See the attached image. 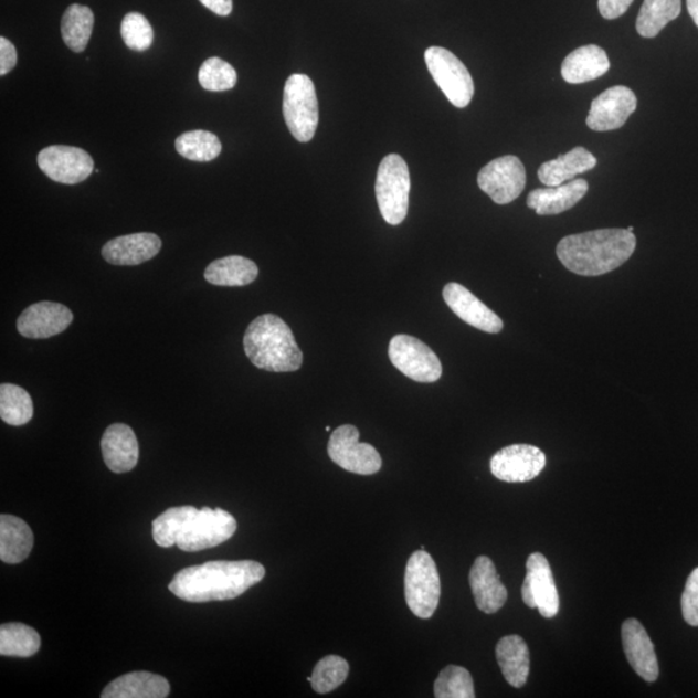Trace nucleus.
I'll use <instances>...</instances> for the list:
<instances>
[{
    "instance_id": "nucleus-1",
    "label": "nucleus",
    "mask_w": 698,
    "mask_h": 698,
    "mask_svg": "<svg viewBox=\"0 0 698 698\" xmlns=\"http://www.w3.org/2000/svg\"><path fill=\"white\" fill-rule=\"evenodd\" d=\"M265 577V568L254 560L209 561L181 569L170 583L174 596L188 603L232 601L245 594Z\"/></svg>"
},
{
    "instance_id": "nucleus-2",
    "label": "nucleus",
    "mask_w": 698,
    "mask_h": 698,
    "mask_svg": "<svg viewBox=\"0 0 698 698\" xmlns=\"http://www.w3.org/2000/svg\"><path fill=\"white\" fill-rule=\"evenodd\" d=\"M633 232L612 228L579 234L561 240L557 255L568 271L579 276H603L626 263L635 252Z\"/></svg>"
},
{
    "instance_id": "nucleus-3",
    "label": "nucleus",
    "mask_w": 698,
    "mask_h": 698,
    "mask_svg": "<svg viewBox=\"0 0 698 698\" xmlns=\"http://www.w3.org/2000/svg\"><path fill=\"white\" fill-rule=\"evenodd\" d=\"M245 353L256 368L273 373L297 371L303 353L288 325L276 315H262L248 325Z\"/></svg>"
},
{
    "instance_id": "nucleus-4",
    "label": "nucleus",
    "mask_w": 698,
    "mask_h": 698,
    "mask_svg": "<svg viewBox=\"0 0 698 698\" xmlns=\"http://www.w3.org/2000/svg\"><path fill=\"white\" fill-rule=\"evenodd\" d=\"M411 188V172L404 158L399 155L384 157L377 173L376 195L387 223L399 225L404 222Z\"/></svg>"
},
{
    "instance_id": "nucleus-5",
    "label": "nucleus",
    "mask_w": 698,
    "mask_h": 698,
    "mask_svg": "<svg viewBox=\"0 0 698 698\" xmlns=\"http://www.w3.org/2000/svg\"><path fill=\"white\" fill-rule=\"evenodd\" d=\"M442 595V582L435 560L421 549L408 560L405 571V599L409 610L416 617L429 620L434 616Z\"/></svg>"
},
{
    "instance_id": "nucleus-6",
    "label": "nucleus",
    "mask_w": 698,
    "mask_h": 698,
    "mask_svg": "<svg viewBox=\"0 0 698 698\" xmlns=\"http://www.w3.org/2000/svg\"><path fill=\"white\" fill-rule=\"evenodd\" d=\"M285 123L295 139L308 142L318 127V101L313 80L293 74L286 81L283 104Z\"/></svg>"
},
{
    "instance_id": "nucleus-7",
    "label": "nucleus",
    "mask_w": 698,
    "mask_h": 698,
    "mask_svg": "<svg viewBox=\"0 0 698 698\" xmlns=\"http://www.w3.org/2000/svg\"><path fill=\"white\" fill-rule=\"evenodd\" d=\"M237 530V521L230 512L203 507L188 519L178 538L180 550L195 552L216 548L230 540Z\"/></svg>"
},
{
    "instance_id": "nucleus-8",
    "label": "nucleus",
    "mask_w": 698,
    "mask_h": 698,
    "mask_svg": "<svg viewBox=\"0 0 698 698\" xmlns=\"http://www.w3.org/2000/svg\"><path fill=\"white\" fill-rule=\"evenodd\" d=\"M424 60L432 78L442 88L447 101L455 108H466L472 103L475 85L465 64L451 51L443 47H430L424 52Z\"/></svg>"
},
{
    "instance_id": "nucleus-9",
    "label": "nucleus",
    "mask_w": 698,
    "mask_h": 698,
    "mask_svg": "<svg viewBox=\"0 0 698 698\" xmlns=\"http://www.w3.org/2000/svg\"><path fill=\"white\" fill-rule=\"evenodd\" d=\"M389 356L392 366L414 382L435 383L443 376V366L437 355L414 337L404 334L393 337Z\"/></svg>"
},
{
    "instance_id": "nucleus-10",
    "label": "nucleus",
    "mask_w": 698,
    "mask_h": 698,
    "mask_svg": "<svg viewBox=\"0 0 698 698\" xmlns=\"http://www.w3.org/2000/svg\"><path fill=\"white\" fill-rule=\"evenodd\" d=\"M328 453L331 461L348 473L374 475L382 468L381 454L373 445L360 443V432L352 424L332 432Z\"/></svg>"
},
{
    "instance_id": "nucleus-11",
    "label": "nucleus",
    "mask_w": 698,
    "mask_h": 698,
    "mask_svg": "<svg viewBox=\"0 0 698 698\" xmlns=\"http://www.w3.org/2000/svg\"><path fill=\"white\" fill-rule=\"evenodd\" d=\"M477 184L493 202L508 204L519 199L527 184L526 167L518 157L505 156L493 159L477 174Z\"/></svg>"
},
{
    "instance_id": "nucleus-12",
    "label": "nucleus",
    "mask_w": 698,
    "mask_h": 698,
    "mask_svg": "<svg viewBox=\"0 0 698 698\" xmlns=\"http://www.w3.org/2000/svg\"><path fill=\"white\" fill-rule=\"evenodd\" d=\"M522 602L538 610L544 618H553L560 609L559 593L549 560L535 552L527 560V575L521 589Z\"/></svg>"
},
{
    "instance_id": "nucleus-13",
    "label": "nucleus",
    "mask_w": 698,
    "mask_h": 698,
    "mask_svg": "<svg viewBox=\"0 0 698 698\" xmlns=\"http://www.w3.org/2000/svg\"><path fill=\"white\" fill-rule=\"evenodd\" d=\"M38 166L56 183L74 186L91 177L94 159L81 148L52 146L38 155Z\"/></svg>"
},
{
    "instance_id": "nucleus-14",
    "label": "nucleus",
    "mask_w": 698,
    "mask_h": 698,
    "mask_svg": "<svg viewBox=\"0 0 698 698\" xmlns=\"http://www.w3.org/2000/svg\"><path fill=\"white\" fill-rule=\"evenodd\" d=\"M546 466L540 447L515 444L504 447L490 461L493 476L506 483H527L536 479Z\"/></svg>"
},
{
    "instance_id": "nucleus-15",
    "label": "nucleus",
    "mask_w": 698,
    "mask_h": 698,
    "mask_svg": "<svg viewBox=\"0 0 698 698\" xmlns=\"http://www.w3.org/2000/svg\"><path fill=\"white\" fill-rule=\"evenodd\" d=\"M636 105L632 89L625 86L611 87L591 103L586 124L593 131L618 130L636 110Z\"/></svg>"
},
{
    "instance_id": "nucleus-16",
    "label": "nucleus",
    "mask_w": 698,
    "mask_h": 698,
    "mask_svg": "<svg viewBox=\"0 0 698 698\" xmlns=\"http://www.w3.org/2000/svg\"><path fill=\"white\" fill-rule=\"evenodd\" d=\"M73 318L72 310L64 305L40 302L20 315L18 330L29 339H47L70 328Z\"/></svg>"
},
{
    "instance_id": "nucleus-17",
    "label": "nucleus",
    "mask_w": 698,
    "mask_h": 698,
    "mask_svg": "<svg viewBox=\"0 0 698 698\" xmlns=\"http://www.w3.org/2000/svg\"><path fill=\"white\" fill-rule=\"evenodd\" d=\"M443 297L446 306L462 321L485 332L497 334L504 329V321L475 295L459 284H447Z\"/></svg>"
},
{
    "instance_id": "nucleus-18",
    "label": "nucleus",
    "mask_w": 698,
    "mask_h": 698,
    "mask_svg": "<svg viewBox=\"0 0 698 698\" xmlns=\"http://www.w3.org/2000/svg\"><path fill=\"white\" fill-rule=\"evenodd\" d=\"M622 646L634 671L648 683L658 678L659 667L655 652L646 628L635 618H628L621 628Z\"/></svg>"
},
{
    "instance_id": "nucleus-19",
    "label": "nucleus",
    "mask_w": 698,
    "mask_h": 698,
    "mask_svg": "<svg viewBox=\"0 0 698 698\" xmlns=\"http://www.w3.org/2000/svg\"><path fill=\"white\" fill-rule=\"evenodd\" d=\"M106 467L114 474L130 473L139 462V443L134 430L124 423H114L102 438Z\"/></svg>"
},
{
    "instance_id": "nucleus-20",
    "label": "nucleus",
    "mask_w": 698,
    "mask_h": 698,
    "mask_svg": "<svg viewBox=\"0 0 698 698\" xmlns=\"http://www.w3.org/2000/svg\"><path fill=\"white\" fill-rule=\"evenodd\" d=\"M162 241L155 233H134L106 242L103 257L113 265H139L161 252Z\"/></svg>"
},
{
    "instance_id": "nucleus-21",
    "label": "nucleus",
    "mask_w": 698,
    "mask_h": 698,
    "mask_svg": "<svg viewBox=\"0 0 698 698\" xmlns=\"http://www.w3.org/2000/svg\"><path fill=\"white\" fill-rule=\"evenodd\" d=\"M469 585L477 609L484 613H497L507 602V590L500 581L495 563L488 557H479L469 572Z\"/></svg>"
},
{
    "instance_id": "nucleus-22",
    "label": "nucleus",
    "mask_w": 698,
    "mask_h": 698,
    "mask_svg": "<svg viewBox=\"0 0 698 698\" xmlns=\"http://www.w3.org/2000/svg\"><path fill=\"white\" fill-rule=\"evenodd\" d=\"M588 192V181L575 179L559 187L535 189L529 193L527 204L537 215H559L574 208Z\"/></svg>"
},
{
    "instance_id": "nucleus-23",
    "label": "nucleus",
    "mask_w": 698,
    "mask_h": 698,
    "mask_svg": "<svg viewBox=\"0 0 698 698\" xmlns=\"http://www.w3.org/2000/svg\"><path fill=\"white\" fill-rule=\"evenodd\" d=\"M611 63L606 52L595 44L583 45L569 53L563 65H561V75L568 83L580 85L601 78L610 71Z\"/></svg>"
},
{
    "instance_id": "nucleus-24",
    "label": "nucleus",
    "mask_w": 698,
    "mask_h": 698,
    "mask_svg": "<svg viewBox=\"0 0 698 698\" xmlns=\"http://www.w3.org/2000/svg\"><path fill=\"white\" fill-rule=\"evenodd\" d=\"M170 690L169 680L161 675L134 671L110 681L102 698H165Z\"/></svg>"
},
{
    "instance_id": "nucleus-25",
    "label": "nucleus",
    "mask_w": 698,
    "mask_h": 698,
    "mask_svg": "<svg viewBox=\"0 0 698 698\" xmlns=\"http://www.w3.org/2000/svg\"><path fill=\"white\" fill-rule=\"evenodd\" d=\"M596 165L597 159L594 155L585 148L577 147L567 155L544 162L538 170V179L544 186L559 187L579 177L580 173L593 170Z\"/></svg>"
},
{
    "instance_id": "nucleus-26",
    "label": "nucleus",
    "mask_w": 698,
    "mask_h": 698,
    "mask_svg": "<svg viewBox=\"0 0 698 698\" xmlns=\"http://www.w3.org/2000/svg\"><path fill=\"white\" fill-rule=\"evenodd\" d=\"M33 546L34 535L24 520L12 515L0 516V559L3 563H22Z\"/></svg>"
},
{
    "instance_id": "nucleus-27",
    "label": "nucleus",
    "mask_w": 698,
    "mask_h": 698,
    "mask_svg": "<svg viewBox=\"0 0 698 698\" xmlns=\"http://www.w3.org/2000/svg\"><path fill=\"white\" fill-rule=\"evenodd\" d=\"M497 662L508 685L521 688L529 677L530 658L527 643L519 635L503 637L496 648Z\"/></svg>"
},
{
    "instance_id": "nucleus-28",
    "label": "nucleus",
    "mask_w": 698,
    "mask_h": 698,
    "mask_svg": "<svg viewBox=\"0 0 698 698\" xmlns=\"http://www.w3.org/2000/svg\"><path fill=\"white\" fill-rule=\"evenodd\" d=\"M257 275H260L257 265L240 255L222 257L212 262L204 271V278L215 286H246L253 284Z\"/></svg>"
},
{
    "instance_id": "nucleus-29",
    "label": "nucleus",
    "mask_w": 698,
    "mask_h": 698,
    "mask_svg": "<svg viewBox=\"0 0 698 698\" xmlns=\"http://www.w3.org/2000/svg\"><path fill=\"white\" fill-rule=\"evenodd\" d=\"M680 12V0H644L636 19V32L643 38H656Z\"/></svg>"
},
{
    "instance_id": "nucleus-30",
    "label": "nucleus",
    "mask_w": 698,
    "mask_h": 698,
    "mask_svg": "<svg viewBox=\"0 0 698 698\" xmlns=\"http://www.w3.org/2000/svg\"><path fill=\"white\" fill-rule=\"evenodd\" d=\"M95 24L94 12L86 6L67 7L62 20L63 40L73 52L86 50Z\"/></svg>"
},
{
    "instance_id": "nucleus-31",
    "label": "nucleus",
    "mask_w": 698,
    "mask_h": 698,
    "mask_svg": "<svg viewBox=\"0 0 698 698\" xmlns=\"http://www.w3.org/2000/svg\"><path fill=\"white\" fill-rule=\"evenodd\" d=\"M41 648V636L33 627L20 622L0 626V655L28 658Z\"/></svg>"
},
{
    "instance_id": "nucleus-32",
    "label": "nucleus",
    "mask_w": 698,
    "mask_h": 698,
    "mask_svg": "<svg viewBox=\"0 0 698 698\" xmlns=\"http://www.w3.org/2000/svg\"><path fill=\"white\" fill-rule=\"evenodd\" d=\"M34 415L33 400L20 385H0V419L10 426H24Z\"/></svg>"
},
{
    "instance_id": "nucleus-33",
    "label": "nucleus",
    "mask_w": 698,
    "mask_h": 698,
    "mask_svg": "<svg viewBox=\"0 0 698 698\" xmlns=\"http://www.w3.org/2000/svg\"><path fill=\"white\" fill-rule=\"evenodd\" d=\"M174 148L181 157L194 162H210L222 154V142L218 136L204 130L180 135Z\"/></svg>"
},
{
    "instance_id": "nucleus-34",
    "label": "nucleus",
    "mask_w": 698,
    "mask_h": 698,
    "mask_svg": "<svg viewBox=\"0 0 698 698\" xmlns=\"http://www.w3.org/2000/svg\"><path fill=\"white\" fill-rule=\"evenodd\" d=\"M197 511L199 510L193 506H181L169 508L159 515L151 524V535H154L155 542L163 549L172 548L177 544L186 522Z\"/></svg>"
},
{
    "instance_id": "nucleus-35",
    "label": "nucleus",
    "mask_w": 698,
    "mask_h": 698,
    "mask_svg": "<svg viewBox=\"0 0 698 698\" xmlns=\"http://www.w3.org/2000/svg\"><path fill=\"white\" fill-rule=\"evenodd\" d=\"M349 674V665L339 656H326L315 666L313 677L308 680L315 692L325 695L343 685Z\"/></svg>"
},
{
    "instance_id": "nucleus-36",
    "label": "nucleus",
    "mask_w": 698,
    "mask_h": 698,
    "mask_svg": "<svg viewBox=\"0 0 698 698\" xmlns=\"http://www.w3.org/2000/svg\"><path fill=\"white\" fill-rule=\"evenodd\" d=\"M437 698H474L475 688L472 674L462 666L450 665L438 674L434 686Z\"/></svg>"
},
{
    "instance_id": "nucleus-37",
    "label": "nucleus",
    "mask_w": 698,
    "mask_h": 698,
    "mask_svg": "<svg viewBox=\"0 0 698 698\" xmlns=\"http://www.w3.org/2000/svg\"><path fill=\"white\" fill-rule=\"evenodd\" d=\"M199 81L202 88L212 93H223L237 85V72L224 60L210 57L200 67Z\"/></svg>"
},
{
    "instance_id": "nucleus-38",
    "label": "nucleus",
    "mask_w": 698,
    "mask_h": 698,
    "mask_svg": "<svg viewBox=\"0 0 698 698\" xmlns=\"http://www.w3.org/2000/svg\"><path fill=\"white\" fill-rule=\"evenodd\" d=\"M120 35L128 49L136 52H144L150 49L154 43V29L144 14L138 12L127 13L123 25H120Z\"/></svg>"
},
{
    "instance_id": "nucleus-39",
    "label": "nucleus",
    "mask_w": 698,
    "mask_h": 698,
    "mask_svg": "<svg viewBox=\"0 0 698 698\" xmlns=\"http://www.w3.org/2000/svg\"><path fill=\"white\" fill-rule=\"evenodd\" d=\"M681 613L688 625L698 627V568L689 574L681 595Z\"/></svg>"
},
{
    "instance_id": "nucleus-40",
    "label": "nucleus",
    "mask_w": 698,
    "mask_h": 698,
    "mask_svg": "<svg viewBox=\"0 0 698 698\" xmlns=\"http://www.w3.org/2000/svg\"><path fill=\"white\" fill-rule=\"evenodd\" d=\"M17 64V47L6 36L0 38V75L9 74Z\"/></svg>"
},
{
    "instance_id": "nucleus-41",
    "label": "nucleus",
    "mask_w": 698,
    "mask_h": 698,
    "mask_svg": "<svg viewBox=\"0 0 698 698\" xmlns=\"http://www.w3.org/2000/svg\"><path fill=\"white\" fill-rule=\"evenodd\" d=\"M634 0H599V12L606 20H616L625 14Z\"/></svg>"
},
{
    "instance_id": "nucleus-42",
    "label": "nucleus",
    "mask_w": 698,
    "mask_h": 698,
    "mask_svg": "<svg viewBox=\"0 0 698 698\" xmlns=\"http://www.w3.org/2000/svg\"><path fill=\"white\" fill-rule=\"evenodd\" d=\"M200 2L218 17H228L233 10V0H200Z\"/></svg>"
},
{
    "instance_id": "nucleus-43",
    "label": "nucleus",
    "mask_w": 698,
    "mask_h": 698,
    "mask_svg": "<svg viewBox=\"0 0 698 698\" xmlns=\"http://www.w3.org/2000/svg\"><path fill=\"white\" fill-rule=\"evenodd\" d=\"M687 9L698 28V0H687Z\"/></svg>"
},
{
    "instance_id": "nucleus-44",
    "label": "nucleus",
    "mask_w": 698,
    "mask_h": 698,
    "mask_svg": "<svg viewBox=\"0 0 698 698\" xmlns=\"http://www.w3.org/2000/svg\"><path fill=\"white\" fill-rule=\"evenodd\" d=\"M627 231H630V232H634V226H628V228H627Z\"/></svg>"
}]
</instances>
